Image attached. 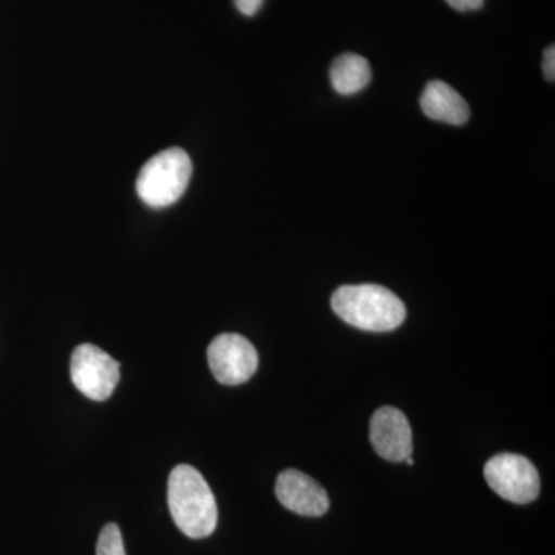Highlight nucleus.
I'll use <instances>...</instances> for the list:
<instances>
[{
	"mask_svg": "<svg viewBox=\"0 0 555 555\" xmlns=\"http://www.w3.org/2000/svg\"><path fill=\"white\" fill-rule=\"evenodd\" d=\"M169 509L182 534L206 539L218 525V506L214 492L198 469L179 465L171 470L167 488Z\"/></svg>",
	"mask_w": 555,
	"mask_h": 555,
	"instance_id": "f257e3e1",
	"label": "nucleus"
},
{
	"mask_svg": "<svg viewBox=\"0 0 555 555\" xmlns=\"http://www.w3.org/2000/svg\"><path fill=\"white\" fill-rule=\"evenodd\" d=\"M331 305L345 323L361 331H393L406 318L404 302L378 284L339 287L332 295Z\"/></svg>",
	"mask_w": 555,
	"mask_h": 555,
	"instance_id": "f03ea898",
	"label": "nucleus"
},
{
	"mask_svg": "<svg viewBox=\"0 0 555 555\" xmlns=\"http://www.w3.org/2000/svg\"><path fill=\"white\" fill-rule=\"evenodd\" d=\"M192 171V159L184 150H163L139 170L138 196L152 208L173 206L188 190Z\"/></svg>",
	"mask_w": 555,
	"mask_h": 555,
	"instance_id": "7ed1b4c3",
	"label": "nucleus"
},
{
	"mask_svg": "<svg viewBox=\"0 0 555 555\" xmlns=\"http://www.w3.org/2000/svg\"><path fill=\"white\" fill-rule=\"evenodd\" d=\"M485 478L492 491L517 505L534 502L540 494L539 473L524 455L492 456L486 463Z\"/></svg>",
	"mask_w": 555,
	"mask_h": 555,
	"instance_id": "20e7f679",
	"label": "nucleus"
},
{
	"mask_svg": "<svg viewBox=\"0 0 555 555\" xmlns=\"http://www.w3.org/2000/svg\"><path fill=\"white\" fill-rule=\"evenodd\" d=\"M120 364L115 358L94 345L76 347L69 363L73 385L94 401H105L115 392L119 382Z\"/></svg>",
	"mask_w": 555,
	"mask_h": 555,
	"instance_id": "39448f33",
	"label": "nucleus"
},
{
	"mask_svg": "<svg viewBox=\"0 0 555 555\" xmlns=\"http://www.w3.org/2000/svg\"><path fill=\"white\" fill-rule=\"evenodd\" d=\"M208 366L221 385L238 386L254 377L258 369V352L238 334H221L207 349Z\"/></svg>",
	"mask_w": 555,
	"mask_h": 555,
	"instance_id": "423d86ee",
	"label": "nucleus"
},
{
	"mask_svg": "<svg viewBox=\"0 0 555 555\" xmlns=\"http://www.w3.org/2000/svg\"><path fill=\"white\" fill-rule=\"evenodd\" d=\"M371 443L382 459L404 462L414 448L408 416L397 408H379L371 420Z\"/></svg>",
	"mask_w": 555,
	"mask_h": 555,
	"instance_id": "0eeeda50",
	"label": "nucleus"
},
{
	"mask_svg": "<svg viewBox=\"0 0 555 555\" xmlns=\"http://www.w3.org/2000/svg\"><path fill=\"white\" fill-rule=\"evenodd\" d=\"M275 492L281 505L298 516L321 517L331 506L326 489L297 469H286L278 476Z\"/></svg>",
	"mask_w": 555,
	"mask_h": 555,
	"instance_id": "6e6552de",
	"label": "nucleus"
},
{
	"mask_svg": "<svg viewBox=\"0 0 555 555\" xmlns=\"http://www.w3.org/2000/svg\"><path fill=\"white\" fill-rule=\"evenodd\" d=\"M420 105L427 118L438 122L463 126L469 120V105L463 100L462 94L456 93L443 80H433L427 83L420 98Z\"/></svg>",
	"mask_w": 555,
	"mask_h": 555,
	"instance_id": "1a4fd4ad",
	"label": "nucleus"
},
{
	"mask_svg": "<svg viewBox=\"0 0 555 555\" xmlns=\"http://www.w3.org/2000/svg\"><path fill=\"white\" fill-rule=\"evenodd\" d=\"M372 79V69L367 60L356 53H345L334 61L331 67V82L334 90L343 96L360 93Z\"/></svg>",
	"mask_w": 555,
	"mask_h": 555,
	"instance_id": "9d476101",
	"label": "nucleus"
},
{
	"mask_svg": "<svg viewBox=\"0 0 555 555\" xmlns=\"http://www.w3.org/2000/svg\"><path fill=\"white\" fill-rule=\"evenodd\" d=\"M96 555H126L118 525L108 524L102 528L100 540H98Z\"/></svg>",
	"mask_w": 555,
	"mask_h": 555,
	"instance_id": "9b49d317",
	"label": "nucleus"
},
{
	"mask_svg": "<svg viewBox=\"0 0 555 555\" xmlns=\"http://www.w3.org/2000/svg\"><path fill=\"white\" fill-rule=\"evenodd\" d=\"M451 9L456 11H476L483 7L485 0H444Z\"/></svg>",
	"mask_w": 555,
	"mask_h": 555,
	"instance_id": "f8f14e48",
	"label": "nucleus"
},
{
	"mask_svg": "<svg viewBox=\"0 0 555 555\" xmlns=\"http://www.w3.org/2000/svg\"><path fill=\"white\" fill-rule=\"evenodd\" d=\"M543 73L546 80L554 82L555 80V49L554 46L547 47L545 56H543Z\"/></svg>",
	"mask_w": 555,
	"mask_h": 555,
	"instance_id": "ddd939ff",
	"label": "nucleus"
},
{
	"mask_svg": "<svg viewBox=\"0 0 555 555\" xmlns=\"http://www.w3.org/2000/svg\"><path fill=\"white\" fill-rule=\"evenodd\" d=\"M264 0H235L236 9L244 16H255L261 10Z\"/></svg>",
	"mask_w": 555,
	"mask_h": 555,
	"instance_id": "4468645a",
	"label": "nucleus"
}]
</instances>
